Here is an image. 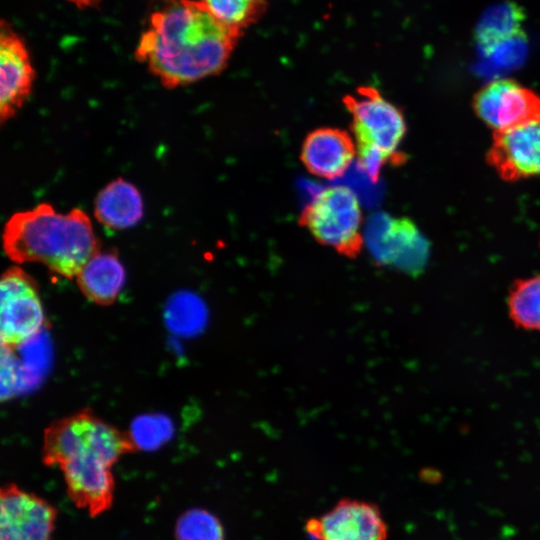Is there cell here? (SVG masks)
<instances>
[{"instance_id":"cell-1","label":"cell","mask_w":540,"mask_h":540,"mask_svg":"<svg viewBox=\"0 0 540 540\" xmlns=\"http://www.w3.org/2000/svg\"><path fill=\"white\" fill-rule=\"evenodd\" d=\"M242 35L201 0H164L149 15L135 59L173 89L221 73Z\"/></svg>"},{"instance_id":"cell-2","label":"cell","mask_w":540,"mask_h":540,"mask_svg":"<svg viewBox=\"0 0 540 540\" xmlns=\"http://www.w3.org/2000/svg\"><path fill=\"white\" fill-rule=\"evenodd\" d=\"M2 241L12 261L41 263L67 278L76 277L100 251L91 220L83 210L74 208L63 214L48 203L13 214L4 226Z\"/></svg>"},{"instance_id":"cell-3","label":"cell","mask_w":540,"mask_h":540,"mask_svg":"<svg viewBox=\"0 0 540 540\" xmlns=\"http://www.w3.org/2000/svg\"><path fill=\"white\" fill-rule=\"evenodd\" d=\"M342 101L351 116L361 168L376 182L385 165L401 164L406 159L399 150L407 131L404 115L372 86H360Z\"/></svg>"},{"instance_id":"cell-4","label":"cell","mask_w":540,"mask_h":540,"mask_svg":"<svg viewBox=\"0 0 540 540\" xmlns=\"http://www.w3.org/2000/svg\"><path fill=\"white\" fill-rule=\"evenodd\" d=\"M139 450L130 432L85 410L55 420L45 429L41 458L47 467L71 461H103L114 466L124 455Z\"/></svg>"},{"instance_id":"cell-5","label":"cell","mask_w":540,"mask_h":540,"mask_svg":"<svg viewBox=\"0 0 540 540\" xmlns=\"http://www.w3.org/2000/svg\"><path fill=\"white\" fill-rule=\"evenodd\" d=\"M320 244L339 254L355 258L362 250V210L355 192L333 186L319 192L301 212L298 220Z\"/></svg>"},{"instance_id":"cell-6","label":"cell","mask_w":540,"mask_h":540,"mask_svg":"<svg viewBox=\"0 0 540 540\" xmlns=\"http://www.w3.org/2000/svg\"><path fill=\"white\" fill-rule=\"evenodd\" d=\"M0 334L4 348L13 349L34 338L45 314L34 279L20 267L7 269L0 281Z\"/></svg>"},{"instance_id":"cell-7","label":"cell","mask_w":540,"mask_h":540,"mask_svg":"<svg viewBox=\"0 0 540 540\" xmlns=\"http://www.w3.org/2000/svg\"><path fill=\"white\" fill-rule=\"evenodd\" d=\"M472 108L494 132L540 121V96L508 78L495 79L482 86L473 96Z\"/></svg>"},{"instance_id":"cell-8","label":"cell","mask_w":540,"mask_h":540,"mask_svg":"<svg viewBox=\"0 0 540 540\" xmlns=\"http://www.w3.org/2000/svg\"><path fill=\"white\" fill-rule=\"evenodd\" d=\"M57 509L15 483L0 490V540H54Z\"/></svg>"},{"instance_id":"cell-9","label":"cell","mask_w":540,"mask_h":540,"mask_svg":"<svg viewBox=\"0 0 540 540\" xmlns=\"http://www.w3.org/2000/svg\"><path fill=\"white\" fill-rule=\"evenodd\" d=\"M364 239L378 264L408 273H416L424 264L427 244L408 218L377 214L370 220Z\"/></svg>"},{"instance_id":"cell-10","label":"cell","mask_w":540,"mask_h":540,"mask_svg":"<svg viewBox=\"0 0 540 540\" xmlns=\"http://www.w3.org/2000/svg\"><path fill=\"white\" fill-rule=\"evenodd\" d=\"M315 540H386L387 524L374 503L344 498L306 523Z\"/></svg>"},{"instance_id":"cell-11","label":"cell","mask_w":540,"mask_h":540,"mask_svg":"<svg viewBox=\"0 0 540 540\" xmlns=\"http://www.w3.org/2000/svg\"><path fill=\"white\" fill-rule=\"evenodd\" d=\"M486 158L504 181L540 177V121L494 132Z\"/></svg>"},{"instance_id":"cell-12","label":"cell","mask_w":540,"mask_h":540,"mask_svg":"<svg viewBox=\"0 0 540 540\" xmlns=\"http://www.w3.org/2000/svg\"><path fill=\"white\" fill-rule=\"evenodd\" d=\"M0 119L1 124L13 118L29 97L35 71L22 39L5 20L0 33Z\"/></svg>"},{"instance_id":"cell-13","label":"cell","mask_w":540,"mask_h":540,"mask_svg":"<svg viewBox=\"0 0 540 540\" xmlns=\"http://www.w3.org/2000/svg\"><path fill=\"white\" fill-rule=\"evenodd\" d=\"M357 155L353 136L336 127H319L304 138L300 160L312 175L323 179L341 177Z\"/></svg>"},{"instance_id":"cell-14","label":"cell","mask_w":540,"mask_h":540,"mask_svg":"<svg viewBox=\"0 0 540 540\" xmlns=\"http://www.w3.org/2000/svg\"><path fill=\"white\" fill-rule=\"evenodd\" d=\"M525 14L521 7L507 1L489 8L483 13L475 28V39L488 57L510 55L513 48L520 47L525 35L522 30Z\"/></svg>"},{"instance_id":"cell-15","label":"cell","mask_w":540,"mask_h":540,"mask_svg":"<svg viewBox=\"0 0 540 540\" xmlns=\"http://www.w3.org/2000/svg\"><path fill=\"white\" fill-rule=\"evenodd\" d=\"M143 214L144 204L139 190L122 178L106 185L95 199L94 216L110 229L131 228L141 221Z\"/></svg>"},{"instance_id":"cell-16","label":"cell","mask_w":540,"mask_h":540,"mask_svg":"<svg viewBox=\"0 0 540 540\" xmlns=\"http://www.w3.org/2000/svg\"><path fill=\"white\" fill-rule=\"evenodd\" d=\"M125 278V270L117 254L99 251L84 265L76 281L87 299L106 306L116 301Z\"/></svg>"},{"instance_id":"cell-17","label":"cell","mask_w":540,"mask_h":540,"mask_svg":"<svg viewBox=\"0 0 540 540\" xmlns=\"http://www.w3.org/2000/svg\"><path fill=\"white\" fill-rule=\"evenodd\" d=\"M512 323L525 331H540V274L515 280L508 292Z\"/></svg>"},{"instance_id":"cell-18","label":"cell","mask_w":540,"mask_h":540,"mask_svg":"<svg viewBox=\"0 0 540 540\" xmlns=\"http://www.w3.org/2000/svg\"><path fill=\"white\" fill-rule=\"evenodd\" d=\"M228 28L243 33L265 12L268 0H201Z\"/></svg>"},{"instance_id":"cell-19","label":"cell","mask_w":540,"mask_h":540,"mask_svg":"<svg viewBox=\"0 0 540 540\" xmlns=\"http://www.w3.org/2000/svg\"><path fill=\"white\" fill-rule=\"evenodd\" d=\"M175 540H225L219 518L204 508H189L176 520Z\"/></svg>"},{"instance_id":"cell-20","label":"cell","mask_w":540,"mask_h":540,"mask_svg":"<svg viewBox=\"0 0 540 540\" xmlns=\"http://www.w3.org/2000/svg\"><path fill=\"white\" fill-rule=\"evenodd\" d=\"M79 9L96 7L102 0H68Z\"/></svg>"}]
</instances>
